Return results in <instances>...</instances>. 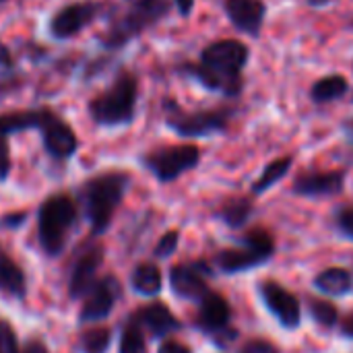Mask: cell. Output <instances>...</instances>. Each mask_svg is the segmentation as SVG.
Instances as JSON below:
<instances>
[{"label": "cell", "mask_w": 353, "mask_h": 353, "mask_svg": "<svg viewBox=\"0 0 353 353\" xmlns=\"http://www.w3.org/2000/svg\"><path fill=\"white\" fill-rule=\"evenodd\" d=\"M248 48L238 39H219L201 52V60L182 66V72L196 79L209 91L238 97L242 93V70L248 62Z\"/></svg>", "instance_id": "6da1fadb"}, {"label": "cell", "mask_w": 353, "mask_h": 353, "mask_svg": "<svg viewBox=\"0 0 353 353\" xmlns=\"http://www.w3.org/2000/svg\"><path fill=\"white\" fill-rule=\"evenodd\" d=\"M170 0H124L110 17L101 43L110 50L126 46L149 27L163 21L170 12Z\"/></svg>", "instance_id": "7a4b0ae2"}, {"label": "cell", "mask_w": 353, "mask_h": 353, "mask_svg": "<svg viewBox=\"0 0 353 353\" xmlns=\"http://www.w3.org/2000/svg\"><path fill=\"white\" fill-rule=\"evenodd\" d=\"M139 99V81L130 70H120L114 83L95 95L89 103V114L99 126H124L134 120Z\"/></svg>", "instance_id": "3957f363"}, {"label": "cell", "mask_w": 353, "mask_h": 353, "mask_svg": "<svg viewBox=\"0 0 353 353\" xmlns=\"http://www.w3.org/2000/svg\"><path fill=\"white\" fill-rule=\"evenodd\" d=\"M128 184H130L128 174L108 172V174H101L97 178H91L83 186L85 213H87V219H89L95 234L103 232L110 225L112 215L118 209Z\"/></svg>", "instance_id": "277c9868"}, {"label": "cell", "mask_w": 353, "mask_h": 353, "mask_svg": "<svg viewBox=\"0 0 353 353\" xmlns=\"http://www.w3.org/2000/svg\"><path fill=\"white\" fill-rule=\"evenodd\" d=\"M77 219V205L68 194H54L39 209V242L46 254L58 256Z\"/></svg>", "instance_id": "5b68a950"}, {"label": "cell", "mask_w": 353, "mask_h": 353, "mask_svg": "<svg viewBox=\"0 0 353 353\" xmlns=\"http://www.w3.org/2000/svg\"><path fill=\"white\" fill-rule=\"evenodd\" d=\"M165 124L180 137H209L223 132L230 124L234 114L232 108H215V110H201V112H186L174 99L163 101Z\"/></svg>", "instance_id": "8992f818"}, {"label": "cell", "mask_w": 353, "mask_h": 353, "mask_svg": "<svg viewBox=\"0 0 353 353\" xmlns=\"http://www.w3.org/2000/svg\"><path fill=\"white\" fill-rule=\"evenodd\" d=\"M275 252V242L265 230H252L242 238V246L221 250L215 259L223 273H242L267 263Z\"/></svg>", "instance_id": "52a82bcc"}, {"label": "cell", "mask_w": 353, "mask_h": 353, "mask_svg": "<svg viewBox=\"0 0 353 353\" xmlns=\"http://www.w3.org/2000/svg\"><path fill=\"white\" fill-rule=\"evenodd\" d=\"M201 161V149L196 145H168L149 151L143 157L145 168L159 180L172 182L182 174L194 170Z\"/></svg>", "instance_id": "ba28073f"}, {"label": "cell", "mask_w": 353, "mask_h": 353, "mask_svg": "<svg viewBox=\"0 0 353 353\" xmlns=\"http://www.w3.org/2000/svg\"><path fill=\"white\" fill-rule=\"evenodd\" d=\"M35 128L41 132L46 151L56 159H66L77 151V137L68 122L58 118L52 110H37Z\"/></svg>", "instance_id": "9c48e42d"}, {"label": "cell", "mask_w": 353, "mask_h": 353, "mask_svg": "<svg viewBox=\"0 0 353 353\" xmlns=\"http://www.w3.org/2000/svg\"><path fill=\"white\" fill-rule=\"evenodd\" d=\"M99 4L97 2H72L56 10V14L50 21V33L56 39H68L89 27L97 14H99Z\"/></svg>", "instance_id": "30bf717a"}, {"label": "cell", "mask_w": 353, "mask_h": 353, "mask_svg": "<svg viewBox=\"0 0 353 353\" xmlns=\"http://www.w3.org/2000/svg\"><path fill=\"white\" fill-rule=\"evenodd\" d=\"M259 292H261V298H263L265 306L269 308V312H273L275 319L285 329H298L300 327L302 308H300L298 298L292 292L281 288L277 281H263Z\"/></svg>", "instance_id": "8fae6325"}, {"label": "cell", "mask_w": 353, "mask_h": 353, "mask_svg": "<svg viewBox=\"0 0 353 353\" xmlns=\"http://www.w3.org/2000/svg\"><path fill=\"white\" fill-rule=\"evenodd\" d=\"M207 267L203 263H186V265H176L170 271V283L176 296L184 298V300H194L201 302L207 294Z\"/></svg>", "instance_id": "7c38bea8"}, {"label": "cell", "mask_w": 353, "mask_h": 353, "mask_svg": "<svg viewBox=\"0 0 353 353\" xmlns=\"http://www.w3.org/2000/svg\"><path fill=\"white\" fill-rule=\"evenodd\" d=\"M118 296H120V285L114 277H103L95 281V285L85 294V304L79 314L81 321L93 323V321L105 319L112 312Z\"/></svg>", "instance_id": "4fadbf2b"}, {"label": "cell", "mask_w": 353, "mask_h": 353, "mask_svg": "<svg viewBox=\"0 0 353 353\" xmlns=\"http://www.w3.org/2000/svg\"><path fill=\"white\" fill-rule=\"evenodd\" d=\"M223 8L228 19L240 33H246L250 37L261 35L267 14V6L263 0H223Z\"/></svg>", "instance_id": "5bb4252c"}, {"label": "cell", "mask_w": 353, "mask_h": 353, "mask_svg": "<svg viewBox=\"0 0 353 353\" xmlns=\"http://www.w3.org/2000/svg\"><path fill=\"white\" fill-rule=\"evenodd\" d=\"M345 184V172L343 170H331V172H306L300 174L294 180V192L308 199H321V196H333L343 190Z\"/></svg>", "instance_id": "9a60e30c"}, {"label": "cell", "mask_w": 353, "mask_h": 353, "mask_svg": "<svg viewBox=\"0 0 353 353\" xmlns=\"http://www.w3.org/2000/svg\"><path fill=\"white\" fill-rule=\"evenodd\" d=\"M230 304L223 296L209 292L201 302H199V314H196V325L201 331L209 333V335H225L232 333L228 331L230 325Z\"/></svg>", "instance_id": "2e32d148"}, {"label": "cell", "mask_w": 353, "mask_h": 353, "mask_svg": "<svg viewBox=\"0 0 353 353\" xmlns=\"http://www.w3.org/2000/svg\"><path fill=\"white\" fill-rule=\"evenodd\" d=\"M101 261H103L101 246H89L87 250H83L79 254V259L72 267V273H70V296L72 298L85 296L95 285V275H97Z\"/></svg>", "instance_id": "e0dca14e"}, {"label": "cell", "mask_w": 353, "mask_h": 353, "mask_svg": "<svg viewBox=\"0 0 353 353\" xmlns=\"http://www.w3.org/2000/svg\"><path fill=\"white\" fill-rule=\"evenodd\" d=\"M132 321L141 329H145L149 335H153L155 339H161V337H165V335H170V333L180 329V323L176 321V316L161 302H155V304H149V306L141 308L132 316Z\"/></svg>", "instance_id": "ac0fdd59"}, {"label": "cell", "mask_w": 353, "mask_h": 353, "mask_svg": "<svg viewBox=\"0 0 353 353\" xmlns=\"http://www.w3.org/2000/svg\"><path fill=\"white\" fill-rule=\"evenodd\" d=\"M314 285L319 292L329 294V296H345L353 290V275L347 269L341 267H331L325 269L316 275Z\"/></svg>", "instance_id": "d6986e66"}, {"label": "cell", "mask_w": 353, "mask_h": 353, "mask_svg": "<svg viewBox=\"0 0 353 353\" xmlns=\"http://www.w3.org/2000/svg\"><path fill=\"white\" fill-rule=\"evenodd\" d=\"M252 215V201L246 196H232L225 199L219 209H217V217L230 225V228H240L248 221V217Z\"/></svg>", "instance_id": "ffe728a7"}, {"label": "cell", "mask_w": 353, "mask_h": 353, "mask_svg": "<svg viewBox=\"0 0 353 353\" xmlns=\"http://www.w3.org/2000/svg\"><path fill=\"white\" fill-rule=\"evenodd\" d=\"M350 85H347V79L341 77V74H329V77H323L319 79L312 89H310V97L316 101V103H329V101H335L339 97H343L347 93Z\"/></svg>", "instance_id": "44dd1931"}, {"label": "cell", "mask_w": 353, "mask_h": 353, "mask_svg": "<svg viewBox=\"0 0 353 353\" xmlns=\"http://www.w3.org/2000/svg\"><path fill=\"white\" fill-rule=\"evenodd\" d=\"M0 292H6L17 298L25 294V275L2 248H0Z\"/></svg>", "instance_id": "7402d4cb"}, {"label": "cell", "mask_w": 353, "mask_h": 353, "mask_svg": "<svg viewBox=\"0 0 353 353\" xmlns=\"http://www.w3.org/2000/svg\"><path fill=\"white\" fill-rule=\"evenodd\" d=\"M132 288L141 296H157L161 292V271L151 263L139 265L132 273Z\"/></svg>", "instance_id": "603a6c76"}, {"label": "cell", "mask_w": 353, "mask_h": 353, "mask_svg": "<svg viewBox=\"0 0 353 353\" xmlns=\"http://www.w3.org/2000/svg\"><path fill=\"white\" fill-rule=\"evenodd\" d=\"M292 163H294L292 157H279V159H273L271 163H267V168H265L263 174L259 176V180L252 184V192H254V194L267 192V190H269L271 186H275L283 176H288V172L292 170Z\"/></svg>", "instance_id": "cb8c5ba5"}, {"label": "cell", "mask_w": 353, "mask_h": 353, "mask_svg": "<svg viewBox=\"0 0 353 353\" xmlns=\"http://www.w3.org/2000/svg\"><path fill=\"white\" fill-rule=\"evenodd\" d=\"M37 122V110H23V112H8L0 116V134H12L23 132L29 128H35Z\"/></svg>", "instance_id": "d4e9b609"}, {"label": "cell", "mask_w": 353, "mask_h": 353, "mask_svg": "<svg viewBox=\"0 0 353 353\" xmlns=\"http://www.w3.org/2000/svg\"><path fill=\"white\" fill-rule=\"evenodd\" d=\"M120 353H149L147 352V343L143 337V329L130 319L128 325L122 331V339H120Z\"/></svg>", "instance_id": "484cf974"}, {"label": "cell", "mask_w": 353, "mask_h": 353, "mask_svg": "<svg viewBox=\"0 0 353 353\" xmlns=\"http://www.w3.org/2000/svg\"><path fill=\"white\" fill-rule=\"evenodd\" d=\"M112 341V333L108 329H91L81 335V352L83 353H105Z\"/></svg>", "instance_id": "4316f807"}, {"label": "cell", "mask_w": 353, "mask_h": 353, "mask_svg": "<svg viewBox=\"0 0 353 353\" xmlns=\"http://www.w3.org/2000/svg\"><path fill=\"white\" fill-rule=\"evenodd\" d=\"M310 314H312V319H314L321 327H325V329L335 327L337 321H339V310L335 308V304H331V302H327V300H316V298H312V300H310Z\"/></svg>", "instance_id": "83f0119b"}, {"label": "cell", "mask_w": 353, "mask_h": 353, "mask_svg": "<svg viewBox=\"0 0 353 353\" xmlns=\"http://www.w3.org/2000/svg\"><path fill=\"white\" fill-rule=\"evenodd\" d=\"M0 353H19L17 335L6 321H0Z\"/></svg>", "instance_id": "f1b7e54d"}, {"label": "cell", "mask_w": 353, "mask_h": 353, "mask_svg": "<svg viewBox=\"0 0 353 353\" xmlns=\"http://www.w3.org/2000/svg\"><path fill=\"white\" fill-rule=\"evenodd\" d=\"M178 242H180V234H178V232H168V234L157 242V246H155V256H159V259H168L170 254H174V252H176Z\"/></svg>", "instance_id": "f546056e"}, {"label": "cell", "mask_w": 353, "mask_h": 353, "mask_svg": "<svg viewBox=\"0 0 353 353\" xmlns=\"http://www.w3.org/2000/svg\"><path fill=\"white\" fill-rule=\"evenodd\" d=\"M337 228L345 238L353 240V207H345L337 213Z\"/></svg>", "instance_id": "4dcf8cb0"}, {"label": "cell", "mask_w": 353, "mask_h": 353, "mask_svg": "<svg viewBox=\"0 0 353 353\" xmlns=\"http://www.w3.org/2000/svg\"><path fill=\"white\" fill-rule=\"evenodd\" d=\"M242 353H279V350L265 339H254V341H248L244 345Z\"/></svg>", "instance_id": "1f68e13d"}, {"label": "cell", "mask_w": 353, "mask_h": 353, "mask_svg": "<svg viewBox=\"0 0 353 353\" xmlns=\"http://www.w3.org/2000/svg\"><path fill=\"white\" fill-rule=\"evenodd\" d=\"M10 172V153H8V143L6 137L0 134V182L8 176Z\"/></svg>", "instance_id": "d6a6232c"}, {"label": "cell", "mask_w": 353, "mask_h": 353, "mask_svg": "<svg viewBox=\"0 0 353 353\" xmlns=\"http://www.w3.org/2000/svg\"><path fill=\"white\" fill-rule=\"evenodd\" d=\"M157 353H192V352H190V347H186V345H182V343H178V341H165V343L159 347V352Z\"/></svg>", "instance_id": "836d02e7"}, {"label": "cell", "mask_w": 353, "mask_h": 353, "mask_svg": "<svg viewBox=\"0 0 353 353\" xmlns=\"http://www.w3.org/2000/svg\"><path fill=\"white\" fill-rule=\"evenodd\" d=\"M339 331H341V335H345V337H352L353 339V312H350L343 321H341V325H339Z\"/></svg>", "instance_id": "e575fe53"}, {"label": "cell", "mask_w": 353, "mask_h": 353, "mask_svg": "<svg viewBox=\"0 0 353 353\" xmlns=\"http://www.w3.org/2000/svg\"><path fill=\"white\" fill-rule=\"evenodd\" d=\"M174 2H176L182 17H188L192 12V8H194V0H174Z\"/></svg>", "instance_id": "d590c367"}, {"label": "cell", "mask_w": 353, "mask_h": 353, "mask_svg": "<svg viewBox=\"0 0 353 353\" xmlns=\"http://www.w3.org/2000/svg\"><path fill=\"white\" fill-rule=\"evenodd\" d=\"M10 62H12L10 52H8V48L0 41V66H10Z\"/></svg>", "instance_id": "8d00e7d4"}, {"label": "cell", "mask_w": 353, "mask_h": 353, "mask_svg": "<svg viewBox=\"0 0 353 353\" xmlns=\"http://www.w3.org/2000/svg\"><path fill=\"white\" fill-rule=\"evenodd\" d=\"M23 353H48V350L43 347V343L31 341V343H27V347H25V352Z\"/></svg>", "instance_id": "74e56055"}, {"label": "cell", "mask_w": 353, "mask_h": 353, "mask_svg": "<svg viewBox=\"0 0 353 353\" xmlns=\"http://www.w3.org/2000/svg\"><path fill=\"white\" fill-rule=\"evenodd\" d=\"M310 6H327V4H331L333 0H306Z\"/></svg>", "instance_id": "f35d334b"}, {"label": "cell", "mask_w": 353, "mask_h": 353, "mask_svg": "<svg viewBox=\"0 0 353 353\" xmlns=\"http://www.w3.org/2000/svg\"><path fill=\"white\" fill-rule=\"evenodd\" d=\"M345 128H347V132H350V137L353 139V120H350L347 124H345Z\"/></svg>", "instance_id": "ab89813d"}, {"label": "cell", "mask_w": 353, "mask_h": 353, "mask_svg": "<svg viewBox=\"0 0 353 353\" xmlns=\"http://www.w3.org/2000/svg\"><path fill=\"white\" fill-rule=\"evenodd\" d=\"M2 2H4V0H0V4H2Z\"/></svg>", "instance_id": "60d3db41"}]
</instances>
